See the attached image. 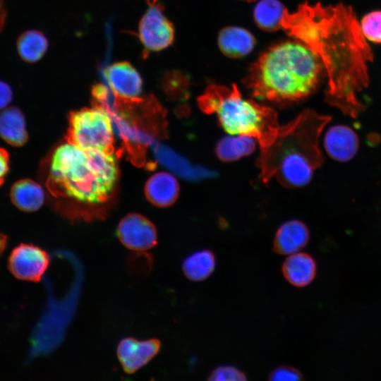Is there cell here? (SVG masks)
<instances>
[{"mask_svg": "<svg viewBox=\"0 0 381 381\" xmlns=\"http://www.w3.org/2000/svg\"><path fill=\"white\" fill-rule=\"evenodd\" d=\"M306 225L298 220H290L280 226L276 232L273 250L280 255H291L301 250L309 241Z\"/></svg>", "mask_w": 381, "mask_h": 381, "instance_id": "4fadbf2b", "label": "cell"}, {"mask_svg": "<svg viewBox=\"0 0 381 381\" xmlns=\"http://www.w3.org/2000/svg\"><path fill=\"white\" fill-rule=\"evenodd\" d=\"M50 263L48 253L42 248L28 243L16 246L8 258V269L17 279L37 282L46 272Z\"/></svg>", "mask_w": 381, "mask_h": 381, "instance_id": "ba28073f", "label": "cell"}, {"mask_svg": "<svg viewBox=\"0 0 381 381\" xmlns=\"http://www.w3.org/2000/svg\"><path fill=\"white\" fill-rule=\"evenodd\" d=\"M44 196L42 186L28 179L16 182L10 192L12 202L24 212H34L39 210L44 203Z\"/></svg>", "mask_w": 381, "mask_h": 381, "instance_id": "ac0fdd59", "label": "cell"}, {"mask_svg": "<svg viewBox=\"0 0 381 381\" xmlns=\"http://www.w3.org/2000/svg\"><path fill=\"white\" fill-rule=\"evenodd\" d=\"M209 380L215 381H239L246 380L243 372L232 365H220L216 368L210 375Z\"/></svg>", "mask_w": 381, "mask_h": 381, "instance_id": "d4e9b609", "label": "cell"}, {"mask_svg": "<svg viewBox=\"0 0 381 381\" xmlns=\"http://www.w3.org/2000/svg\"><path fill=\"white\" fill-rule=\"evenodd\" d=\"M282 28L310 48L324 65L325 102L357 118L365 109L358 94L368 85V63L373 54L351 7L304 4L294 13L286 9Z\"/></svg>", "mask_w": 381, "mask_h": 381, "instance_id": "6da1fadb", "label": "cell"}, {"mask_svg": "<svg viewBox=\"0 0 381 381\" xmlns=\"http://www.w3.org/2000/svg\"><path fill=\"white\" fill-rule=\"evenodd\" d=\"M116 233L120 242L138 254H145L157 243L155 225L139 214H129L124 217L118 225Z\"/></svg>", "mask_w": 381, "mask_h": 381, "instance_id": "9c48e42d", "label": "cell"}, {"mask_svg": "<svg viewBox=\"0 0 381 381\" xmlns=\"http://www.w3.org/2000/svg\"><path fill=\"white\" fill-rule=\"evenodd\" d=\"M246 1H253V0H246Z\"/></svg>", "mask_w": 381, "mask_h": 381, "instance_id": "4dcf8cb0", "label": "cell"}, {"mask_svg": "<svg viewBox=\"0 0 381 381\" xmlns=\"http://www.w3.org/2000/svg\"><path fill=\"white\" fill-rule=\"evenodd\" d=\"M6 16V11L4 0H0V32L2 30Z\"/></svg>", "mask_w": 381, "mask_h": 381, "instance_id": "f1b7e54d", "label": "cell"}, {"mask_svg": "<svg viewBox=\"0 0 381 381\" xmlns=\"http://www.w3.org/2000/svg\"><path fill=\"white\" fill-rule=\"evenodd\" d=\"M268 379L272 381H298L303 380V376L296 368L281 365L274 368L270 373Z\"/></svg>", "mask_w": 381, "mask_h": 381, "instance_id": "484cf974", "label": "cell"}, {"mask_svg": "<svg viewBox=\"0 0 381 381\" xmlns=\"http://www.w3.org/2000/svg\"><path fill=\"white\" fill-rule=\"evenodd\" d=\"M331 116L307 109L284 126L273 141L261 148L258 159L260 177L266 183L275 176L284 186L301 187L322 163L319 138Z\"/></svg>", "mask_w": 381, "mask_h": 381, "instance_id": "7a4b0ae2", "label": "cell"}, {"mask_svg": "<svg viewBox=\"0 0 381 381\" xmlns=\"http://www.w3.org/2000/svg\"><path fill=\"white\" fill-rule=\"evenodd\" d=\"M255 40L248 30L238 27H226L218 36V45L225 55L231 58L243 56L251 52Z\"/></svg>", "mask_w": 381, "mask_h": 381, "instance_id": "2e32d148", "label": "cell"}, {"mask_svg": "<svg viewBox=\"0 0 381 381\" xmlns=\"http://www.w3.org/2000/svg\"><path fill=\"white\" fill-rule=\"evenodd\" d=\"M9 169V155L7 151L0 147V186L4 183Z\"/></svg>", "mask_w": 381, "mask_h": 381, "instance_id": "83f0119b", "label": "cell"}, {"mask_svg": "<svg viewBox=\"0 0 381 381\" xmlns=\"http://www.w3.org/2000/svg\"><path fill=\"white\" fill-rule=\"evenodd\" d=\"M324 145L326 152L333 159L347 162L356 154L359 139L350 127L337 125L332 126L326 132Z\"/></svg>", "mask_w": 381, "mask_h": 381, "instance_id": "7c38bea8", "label": "cell"}, {"mask_svg": "<svg viewBox=\"0 0 381 381\" xmlns=\"http://www.w3.org/2000/svg\"><path fill=\"white\" fill-rule=\"evenodd\" d=\"M48 177L54 191L82 202L101 203L115 186L116 159L112 151L83 150L65 143L53 153Z\"/></svg>", "mask_w": 381, "mask_h": 381, "instance_id": "277c9868", "label": "cell"}, {"mask_svg": "<svg viewBox=\"0 0 381 381\" xmlns=\"http://www.w3.org/2000/svg\"><path fill=\"white\" fill-rule=\"evenodd\" d=\"M49 46L48 40L40 31L30 30L23 32L18 38V53L24 61L35 63L45 54Z\"/></svg>", "mask_w": 381, "mask_h": 381, "instance_id": "ffe728a7", "label": "cell"}, {"mask_svg": "<svg viewBox=\"0 0 381 381\" xmlns=\"http://www.w3.org/2000/svg\"><path fill=\"white\" fill-rule=\"evenodd\" d=\"M7 244V238L0 232V256L6 248Z\"/></svg>", "mask_w": 381, "mask_h": 381, "instance_id": "f546056e", "label": "cell"}, {"mask_svg": "<svg viewBox=\"0 0 381 381\" xmlns=\"http://www.w3.org/2000/svg\"><path fill=\"white\" fill-rule=\"evenodd\" d=\"M285 11L278 0H261L254 9L255 21L265 31H275L282 28Z\"/></svg>", "mask_w": 381, "mask_h": 381, "instance_id": "44dd1931", "label": "cell"}, {"mask_svg": "<svg viewBox=\"0 0 381 381\" xmlns=\"http://www.w3.org/2000/svg\"><path fill=\"white\" fill-rule=\"evenodd\" d=\"M104 74L111 90L116 95L127 99H134L141 94L142 78L129 62H115L105 68Z\"/></svg>", "mask_w": 381, "mask_h": 381, "instance_id": "8fae6325", "label": "cell"}, {"mask_svg": "<svg viewBox=\"0 0 381 381\" xmlns=\"http://www.w3.org/2000/svg\"><path fill=\"white\" fill-rule=\"evenodd\" d=\"M109 113L102 107L73 112L71 143L83 150L111 151L114 136Z\"/></svg>", "mask_w": 381, "mask_h": 381, "instance_id": "8992f818", "label": "cell"}, {"mask_svg": "<svg viewBox=\"0 0 381 381\" xmlns=\"http://www.w3.org/2000/svg\"><path fill=\"white\" fill-rule=\"evenodd\" d=\"M282 272L291 285L303 287L314 280L317 274V265L309 253L296 252L286 258L282 266Z\"/></svg>", "mask_w": 381, "mask_h": 381, "instance_id": "5bb4252c", "label": "cell"}, {"mask_svg": "<svg viewBox=\"0 0 381 381\" xmlns=\"http://www.w3.org/2000/svg\"><path fill=\"white\" fill-rule=\"evenodd\" d=\"M253 138L246 135L225 137L216 147L217 157L222 161L230 162L250 155L255 149Z\"/></svg>", "mask_w": 381, "mask_h": 381, "instance_id": "7402d4cb", "label": "cell"}, {"mask_svg": "<svg viewBox=\"0 0 381 381\" xmlns=\"http://www.w3.org/2000/svg\"><path fill=\"white\" fill-rule=\"evenodd\" d=\"M198 102L202 111L217 116L226 131L256 138L261 148L273 141L279 128L276 112L244 98L236 85H210Z\"/></svg>", "mask_w": 381, "mask_h": 381, "instance_id": "5b68a950", "label": "cell"}, {"mask_svg": "<svg viewBox=\"0 0 381 381\" xmlns=\"http://www.w3.org/2000/svg\"><path fill=\"white\" fill-rule=\"evenodd\" d=\"M160 348L161 342L157 339L141 341L126 337L119 343L116 355L124 372L133 374L156 356Z\"/></svg>", "mask_w": 381, "mask_h": 381, "instance_id": "30bf717a", "label": "cell"}, {"mask_svg": "<svg viewBox=\"0 0 381 381\" xmlns=\"http://www.w3.org/2000/svg\"><path fill=\"white\" fill-rule=\"evenodd\" d=\"M216 266L214 253L201 250L188 256L183 262L182 270L185 276L193 282H200L208 278Z\"/></svg>", "mask_w": 381, "mask_h": 381, "instance_id": "d6986e66", "label": "cell"}, {"mask_svg": "<svg viewBox=\"0 0 381 381\" xmlns=\"http://www.w3.org/2000/svg\"><path fill=\"white\" fill-rule=\"evenodd\" d=\"M147 9L138 24V36L143 46V55L162 51L174 42L173 24L164 14V8L158 0H146Z\"/></svg>", "mask_w": 381, "mask_h": 381, "instance_id": "52a82bcc", "label": "cell"}, {"mask_svg": "<svg viewBox=\"0 0 381 381\" xmlns=\"http://www.w3.org/2000/svg\"><path fill=\"white\" fill-rule=\"evenodd\" d=\"M12 98L13 91L11 86L6 82L0 80V110L5 109Z\"/></svg>", "mask_w": 381, "mask_h": 381, "instance_id": "4316f807", "label": "cell"}, {"mask_svg": "<svg viewBox=\"0 0 381 381\" xmlns=\"http://www.w3.org/2000/svg\"><path fill=\"white\" fill-rule=\"evenodd\" d=\"M0 137L16 147L22 146L27 142L25 117L18 108L12 107L0 112Z\"/></svg>", "mask_w": 381, "mask_h": 381, "instance_id": "e0dca14e", "label": "cell"}, {"mask_svg": "<svg viewBox=\"0 0 381 381\" xmlns=\"http://www.w3.org/2000/svg\"><path fill=\"white\" fill-rule=\"evenodd\" d=\"M318 56L300 42H284L264 52L243 83L257 98L278 103L303 99L316 88L321 73Z\"/></svg>", "mask_w": 381, "mask_h": 381, "instance_id": "3957f363", "label": "cell"}, {"mask_svg": "<svg viewBox=\"0 0 381 381\" xmlns=\"http://www.w3.org/2000/svg\"><path fill=\"white\" fill-rule=\"evenodd\" d=\"M158 155L163 164L185 178L199 179L211 176L212 174L206 169L191 165L187 160L169 150L162 149Z\"/></svg>", "mask_w": 381, "mask_h": 381, "instance_id": "603a6c76", "label": "cell"}, {"mask_svg": "<svg viewBox=\"0 0 381 381\" xmlns=\"http://www.w3.org/2000/svg\"><path fill=\"white\" fill-rule=\"evenodd\" d=\"M179 192L177 180L167 172H158L152 175L145 186V193L148 200L161 207L172 205L176 200Z\"/></svg>", "mask_w": 381, "mask_h": 381, "instance_id": "9a60e30c", "label": "cell"}, {"mask_svg": "<svg viewBox=\"0 0 381 381\" xmlns=\"http://www.w3.org/2000/svg\"><path fill=\"white\" fill-rule=\"evenodd\" d=\"M361 28L366 40L381 43V11L365 15L361 20Z\"/></svg>", "mask_w": 381, "mask_h": 381, "instance_id": "cb8c5ba5", "label": "cell"}]
</instances>
